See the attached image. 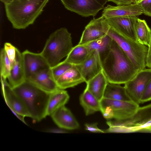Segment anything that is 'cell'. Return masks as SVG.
<instances>
[{
    "label": "cell",
    "instance_id": "obj_36",
    "mask_svg": "<svg viewBox=\"0 0 151 151\" xmlns=\"http://www.w3.org/2000/svg\"><path fill=\"white\" fill-rule=\"evenodd\" d=\"M65 130L60 128H51L47 130L46 132H49L55 133H65L66 132Z\"/></svg>",
    "mask_w": 151,
    "mask_h": 151
},
{
    "label": "cell",
    "instance_id": "obj_15",
    "mask_svg": "<svg viewBox=\"0 0 151 151\" xmlns=\"http://www.w3.org/2000/svg\"><path fill=\"white\" fill-rule=\"evenodd\" d=\"M143 13L142 8L137 3L116 6L107 5L103 9L102 16L107 19L117 17H137Z\"/></svg>",
    "mask_w": 151,
    "mask_h": 151
},
{
    "label": "cell",
    "instance_id": "obj_33",
    "mask_svg": "<svg viewBox=\"0 0 151 151\" xmlns=\"http://www.w3.org/2000/svg\"><path fill=\"white\" fill-rule=\"evenodd\" d=\"M101 112L104 118L108 120L113 119V111L109 107L106 106L101 108Z\"/></svg>",
    "mask_w": 151,
    "mask_h": 151
},
{
    "label": "cell",
    "instance_id": "obj_26",
    "mask_svg": "<svg viewBox=\"0 0 151 151\" xmlns=\"http://www.w3.org/2000/svg\"><path fill=\"white\" fill-rule=\"evenodd\" d=\"M135 30L137 41L148 47L151 38V30L145 21L138 18Z\"/></svg>",
    "mask_w": 151,
    "mask_h": 151
},
{
    "label": "cell",
    "instance_id": "obj_20",
    "mask_svg": "<svg viewBox=\"0 0 151 151\" xmlns=\"http://www.w3.org/2000/svg\"><path fill=\"white\" fill-rule=\"evenodd\" d=\"M108 83L102 70L86 83V88L100 101L103 98L104 91Z\"/></svg>",
    "mask_w": 151,
    "mask_h": 151
},
{
    "label": "cell",
    "instance_id": "obj_29",
    "mask_svg": "<svg viewBox=\"0 0 151 151\" xmlns=\"http://www.w3.org/2000/svg\"><path fill=\"white\" fill-rule=\"evenodd\" d=\"M10 61L11 67L15 62L16 48L14 46L9 42H6L4 47Z\"/></svg>",
    "mask_w": 151,
    "mask_h": 151
},
{
    "label": "cell",
    "instance_id": "obj_13",
    "mask_svg": "<svg viewBox=\"0 0 151 151\" xmlns=\"http://www.w3.org/2000/svg\"><path fill=\"white\" fill-rule=\"evenodd\" d=\"M26 79L38 72L50 68L40 52L35 53L26 50L22 52Z\"/></svg>",
    "mask_w": 151,
    "mask_h": 151
},
{
    "label": "cell",
    "instance_id": "obj_12",
    "mask_svg": "<svg viewBox=\"0 0 151 151\" xmlns=\"http://www.w3.org/2000/svg\"><path fill=\"white\" fill-rule=\"evenodd\" d=\"M137 16L117 17L106 19L110 26L115 30L134 41H137L135 27Z\"/></svg>",
    "mask_w": 151,
    "mask_h": 151
},
{
    "label": "cell",
    "instance_id": "obj_9",
    "mask_svg": "<svg viewBox=\"0 0 151 151\" xmlns=\"http://www.w3.org/2000/svg\"><path fill=\"white\" fill-rule=\"evenodd\" d=\"M151 79V68L139 71L130 80L125 83L124 87L132 100L139 104L143 93Z\"/></svg>",
    "mask_w": 151,
    "mask_h": 151
},
{
    "label": "cell",
    "instance_id": "obj_16",
    "mask_svg": "<svg viewBox=\"0 0 151 151\" xmlns=\"http://www.w3.org/2000/svg\"><path fill=\"white\" fill-rule=\"evenodd\" d=\"M52 119L60 128L65 130L78 129L79 124L70 110L63 106L59 108L51 115Z\"/></svg>",
    "mask_w": 151,
    "mask_h": 151
},
{
    "label": "cell",
    "instance_id": "obj_18",
    "mask_svg": "<svg viewBox=\"0 0 151 151\" xmlns=\"http://www.w3.org/2000/svg\"><path fill=\"white\" fill-rule=\"evenodd\" d=\"M7 79L12 88L19 85L26 80L22 53L17 48L15 62L11 67Z\"/></svg>",
    "mask_w": 151,
    "mask_h": 151
},
{
    "label": "cell",
    "instance_id": "obj_6",
    "mask_svg": "<svg viewBox=\"0 0 151 151\" xmlns=\"http://www.w3.org/2000/svg\"><path fill=\"white\" fill-rule=\"evenodd\" d=\"M106 34L123 50L138 71L146 68L147 46L124 36L110 26Z\"/></svg>",
    "mask_w": 151,
    "mask_h": 151
},
{
    "label": "cell",
    "instance_id": "obj_8",
    "mask_svg": "<svg viewBox=\"0 0 151 151\" xmlns=\"http://www.w3.org/2000/svg\"><path fill=\"white\" fill-rule=\"evenodd\" d=\"M7 78L1 77L2 95L6 104L17 116L25 124L24 118L30 115L19 97L7 81Z\"/></svg>",
    "mask_w": 151,
    "mask_h": 151
},
{
    "label": "cell",
    "instance_id": "obj_11",
    "mask_svg": "<svg viewBox=\"0 0 151 151\" xmlns=\"http://www.w3.org/2000/svg\"><path fill=\"white\" fill-rule=\"evenodd\" d=\"M110 27L103 16L94 18L86 26L78 45H85L103 37Z\"/></svg>",
    "mask_w": 151,
    "mask_h": 151
},
{
    "label": "cell",
    "instance_id": "obj_4",
    "mask_svg": "<svg viewBox=\"0 0 151 151\" xmlns=\"http://www.w3.org/2000/svg\"><path fill=\"white\" fill-rule=\"evenodd\" d=\"M73 46L71 34L66 28H61L50 35L40 53L52 67L68 56Z\"/></svg>",
    "mask_w": 151,
    "mask_h": 151
},
{
    "label": "cell",
    "instance_id": "obj_27",
    "mask_svg": "<svg viewBox=\"0 0 151 151\" xmlns=\"http://www.w3.org/2000/svg\"><path fill=\"white\" fill-rule=\"evenodd\" d=\"M1 77L7 79L9 75L11 66L9 59L4 49H1L0 55Z\"/></svg>",
    "mask_w": 151,
    "mask_h": 151
},
{
    "label": "cell",
    "instance_id": "obj_14",
    "mask_svg": "<svg viewBox=\"0 0 151 151\" xmlns=\"http://www.w3.org/2000/svg\"><path fill=\"white\" fill-rule=\"evenodd\" d=\"M86 83L102 70V60L98 52L93 50L82 63L76 65Z\"/></svg>",
    "mask_w": 151,
    "mask_h": 151
},
{
    "label": "cell",
    "instance_id": "obj_35",
    "mask_svg": "<svg viewBox=\"0 0 151 151\" xmlns=\"http://www.w3.org/2000/svg\"><path fill=\"white\" fill-rule=\"evenodd\" d=\"M146 56V67L151 68V38L149 46Z\"/></svg>",
    "mask_w": 151,
    "mask_h": 151
},
{
    "label": "cell",
    "instance_id": "obj_32",
    "mask_svg": "<svg viewBox=\"0 0 151 151\" xmlns=\"http://www.w3.org/2000/svg\"><path fill=\"white\" fill-rule=\"evenodd\" d=\"M97 123H86L85 129L87 131L94 133H105L104 130L99 129L97 127Z\"/></svg>",
    "mask_w": 151,
    "mask_h": 151
},
{
    "label": "cell",
    "instance_id": "obj_10",
    "mask_svg": "<svg viewBox=\"0 0 151 151\" xmlns=\"http://www.w3.org/2000/svg\"><path fill=\"white\" fill-rule=\"evenodd\" d=\"M101 109L109 107L113 113V119L123 120L131 117L139 107V104L133 101H124L103 98L100 101Z\"/></svg>",
    "mask_w": 151,
    "mask_h": 151
},
{
    "label": "cell",
    "instance_id": "obj_5",
    "mask_svg": "<svg viewBox=\"0 0 151 151\" xmlns=\"http://www.w3.org/2000/svg\"><path fill=\"white\" fill-rule=\"evenodd\" d=\"M105 133H151V104L139 107L129 118L123 120H108Z\"/></svg>",
    "mask_w": 151,
    "mask_h": 151
},
{
    "label": "cell",
    "instance_id": "obj_2",
    "mask_svg": "<svg viewBox=\"0 0 151 151\" xmlns=\"http://www.w3.org/2000/svg\"><path fill=\"white\" fill-rule=\"evenodd\" d=\"M49 0H14L5 5L6 17L14 28L24 29L34 23Z\"/></svg>",
    "mask_w": 151,
    "mask_h": 151
},
{
    "label": "cell",
    "instance_id": "obj_17",
    "mask_svg": "<svg viewBox=\"0 0 151 151\" xmlns=\"http://www.w3.org/2000/svg\"><path fill=\"white\" fill-rule=\"evenodd\" d=\"M27 80L49 93L53 92L58 88L56 81L52 77L50 68L38 72Z\"/></svg>",
    "mask_w": 151,
    "mask_h": 151
},
{
    "label": "cell",
    "instance_id": "obj_23",
    "mask_svg": "<svg viewBox=\"0 0 151 151\" xmlns=\"http://www.w3.org/2000/svg\"><path fill=\"white\" fill-rule=\"evenodd\" d=\"M120 85L108 83L103 98L115 100L132 101L124 86Z\"/></svg>",
    "mask_w": 151,
    "mask_h": 151
},
{
    "label": "cell",
    "instance_id": "obj_31",
    "mask_svg": "<svg viewBox=\"0 0 151 151\" xmlns=\"http://www.w3.org/2000/svg\"><path fill=\"white\" fill-rule=\"evenodd\" d=\"M151 100V79L148 83L142 96L140 104Z\"/></svg>",
    "mask_w": 151,
    "mask_h": 151
},
{
    "label": "cell",
    "instance_id": "obj_30",
    "mask_svg": "<svg viewBox=\"0 0 151 151\" xmlns=\"http://www.w3.org/2000/svg\"><path fill=\"white\" fill-rule=\"evenodd\" d=\"M145 15L151 17V0H141L138 3Z\"/></svg>",
    "mask_w": 151,
    "mask_h": 151
},
{
    "label": "cell",
    "instance_id": "obj_3",
    "mask_svg": "<svg viewBox=\"0 0 151 151\" xmlns=\"http://www.w3.org/2000/svg\"><path fill=\"white\" fill-rule=\"evenodd\" d=\"M12 88L22 101L31 118L39 121L46 116V109L50 93L27 79Z\"/></svg>",
    "mask_w": 151,
    "mask_h": 151
},
{
    "label": "cell",
    "instance_id": "obj_19",
    "mask_svg": "<svg viewBox=\"0 0 151 151\" xmlns=\"http://www.w3.org/2000/svg\"><path fill=\"white\" fill-rule=\"evenodd\" d=\"M58 87L61 89L72 88L83 82L85 80L76 65H73L56 81Z\"/></svg>",
    "mask_w": 151,
    "mask_h": 151
},
{
    "label": "cell",
    "instance_id": "obj_22",
    "mask_svg": "<svg viewBox=\"0 0 151 151\" xmlns=\"http://www.w3.org/2000/svg\"><path fill=\"white\" fill-rule=\"evenodd\" d=\"M80 103L86 115L101 111V106L98 100L86 88L79 97Z\"/></svg>",
    "mask_w": 151,
    "mask_h": 151
},
{
    "label": "cell",
    "instance_id": "obj_28",
    "mask_svg": "<svg viewBox=\"0 0 151 151\" xmlns=\"http://www.w3.org/2000/svg\"><path fill=\"white\" fill-rule=\"evenodd\" d=\"M73 65L64 60L56 65L50 68L52 77L56 82L66 71Z\"/></svg>",
    "mask_w": 151,
    "mask_h": 151
},
{
    "label": "cell",
    "instance_id": "obj_21",
    "mask_svg": "<svg viewBox=\"0 0 151 151\" xmlns=\"http://www.w3.org/2000/svg\"><path fill=\"white\" fill-rule=\"evenodd\" d=\"M69 96L65 90L58 88L50 93L46 111V116H51L56 110L68 102Z\"/></svg>",
    "mask_w": 151,
    "mask_h": 151
},
{
    "label": "cell",
    "instance_id": "obj_37",
    "mask_svg": "<svg viewBox=\"0 0 151 151\" xmlns=\"http://www.w3.org/2000/svg\"><path fill=\"white\" fill-rule=\"evenodd\" d=\"M14 0H0L3 3L4 5L10 3Z\"/></svg>",
    "mask_w": 151,
    "mask_h": 151
},
{
    "label": "cell",
    "instance_id": "obj_25",
    "mask_svg": "<svg viewBox=\"0 0 151 151\" xmlns=\"http://www.w3.org/2000/svg\"><path fill=\"white\" fill-rule=\"evenodd\" d=\"M112 40L111 37L106 35L101 38L84 45L90 52L94 50L98 52L102 60L108 52Z\"/></svg>",
    "mask_w": 151,
    "mask_h": 151
},
{
    "label": "cell",
    "instance_id": "obj_1",
    "mask_svg": "<svg viewBox=\"0 0 151 151\" xmlns=\"http://www.w3.org/2000/svg\"><path fill=\"white\" fill-rule=\"evenodd\" d=\"M101 60L103 71L109 83L124 84L139 71L113 40L108 52Z\"/></svg>",
    "mask_w": 151,
    "mask_h": 151
},
{
    "label": "cell",
    "instance_id": "obj_24",
    "mask_svg": "<svg viewBox=\"0 0 151 151\" xmlns=\"http://www.w3.org/2000/svg\"><path fill=\"white\" fill-rule=\"evenodd\" d=\"M91 53L85 45H78L73 47L64 60L73 65H78L83 63Z\"/></svg>",
    "mask_w": 151,
    "mask_h": 151
},
{
    "label": "cell",
    "instance_id": "obj_34",
    "mask_svg": "<svg viewBox=\"0 0 151 151\" xmlns=\"http://www.w3.org/2000/svg\"><path fill=\"white\" fill-rule=\"evenodd\" d=\"M116 4L117 6L128 5L136 3L135 0H107Z\"/></svg>",
    "mask_w": 151,
    "mask_h": 151
},
{
    "label": "cell",
    "instance_id": "obj_38",
    "mask_svg": "<svg viewBox=\"0 0 151 151\" xmlns=\"http://www.w3.org/2000/svg\"><path fill=\"white\" fill-rule=\"evenodd\" d=\"M141 0H135V1H136V3H138Z\"/></svg>",
    "mask_w": 151,
    "mask_h": 151
},
{
    "label": "cell",
    "instance_id": "obj_7",
    "mask_svg": "<svg viewBox=\"0 0 151 151\" xmlns=\"http://www.w3.org/2000/svg\"><path fill=\"white\" fill-rule=\"evenodd\" d=\"M67 10L84 17H94L107 0H60Z\"/></svg>",
    "mask_w": 151,
    "mask_h": 151
}]
</instances>
